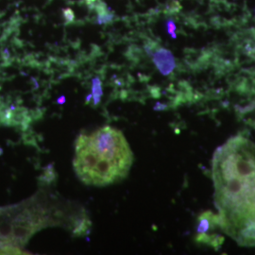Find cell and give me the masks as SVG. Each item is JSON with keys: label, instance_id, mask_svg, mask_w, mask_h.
I'll return each instance as SVG.
<instances>
[{"label": "cell", "instance_id": "1", "mask_svg": "<svg viewBox=\"0 0 255 255\" xmlns=\"http://www.w3.org/2000/svg\"><path fill=\"white\" fill-rule=\"evenodd\" d=\"M212 178L219 225L243 246L255 247V144L238 134L218 147Z\"/></svg>", "mask_w": 255, "mask_h": 255}, {"label": "cell", "instance_id": "3", "mask_svg": "<svg viewBox=\"0 0 255 255\" xmlns=\"http://www.w3.org/2000/svg\"><path fill=\"white\" fill-rule=\"evenodd\" d=\"M153 61L157 68L164 75H169L175 68V61L173 55L170 51L162 48L155 52L153 55Z\"/></svg>", "mask_w": 255, "mask_h": 255}, {"label": "cell", "instance_id": "6", "mask_svg": "<svg viewBox=\"0 0 255 255\" xmlns=\"http://www.w3.org/2000/svg\"><path fill=\"white\" fill-rule=\"evenodd\" d=\"M167 29H168V32L175 38V37H176V34H175V26H174V24L172 22H169V23L167 24Z\"/></svg>", "mask_w": 255, "mask_h": 255}, {"label": "cell", "instance_id": "7", "mask_svg": "<svg viewBox=\"0 0 255 255\" xmlns=\"http://www.w3.org/2000/svg\"><path fill=\"white\" fill-rule=\"evenodd\" d=\"M57 103L58 104H60V105H63L65 103V97L64 96H62V97H60L58 100H57Z\"/></svg>", "mask_w": 255, "mask_h": 255}, {"label": "cell", "instance_id": "5", "mask_svg": "<svg viewBox=\"0 0 255 255\" xmlns=\"http://www.w3.org/2000/svg\"><path fill=\"white\" fill-rule=\"evenodd\" d=\"M64 14H65V18L68 21H72L74 19V13L72 9H66L64 10Z\"/></svg>", "mask_w": 255, "mask_h": 255}, {"label": "cell", "instance_id": "2", "mask_svg": "<svg viewBox=\"0 0 255 255\" xmlns=\"http://www.w3.org/2000/svg\"><path fill=\"white\" fill-rule=\"evenodd\" d=\"M88 142L98 156V161L108 160L120 172L127 175L132 163V153L121 131L104 127L88 136Z\"/></svg>", "mask_w": 255, "mask_h": 255}, {"label": "cell", "instance_id": "4", "mask_svg": "<svg viewBox=\"0 0 255 255\" xmlns=\"http://www.w3.org/2000/svg\"><path fill=\"white\" fill-rule=\"evenodd\" d=\"M102 83L99 78H95L93 80L92 83V97H93V101L94 105L98 106L101 101V96H102Z\"/></svg>", "mask_w": 255, "mask_h": 255}, {"label": "cell", "instance_id": "8", "mask_svg": "<svg viewBox=\"0 0 255 255\" xmlns=\"http://www.w3.org/2000/svg\"><path fill=\"white\" fill-rule=\"evenodd\" d=\"M92 98H93V97H92L91 94V95H89V96H88V97L86 98V103H89V102H90V101H91Z\"/></svg>", "mask_w": 255, "mask_h": 255}]
</instances>
